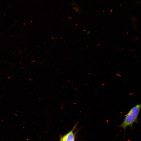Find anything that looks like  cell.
<instances>
[{"mask_svg":"<svg viewBox=\"0 0 141 141\" xmlns=\"http://www.w3.org/2000/svg\"><path fill=\"white\" fill-rule=\"evenodd\" d=\"M141 109V103L130 109L119 127L123 129L125 131L127 127H130L131 129L133 128L134 124L138 122V117Z\"/></svg>","mask_w":141,"mask_h":141,"instance_id":"obj_1","label":"cell"},{"mask_svg":"<svg viewBox=\"0 0 141 141\" xmlns=\"http://www.w3.org/2000/svg\"><path fill=\"white\" fill-rule=\"evenodd\" d=\"M76 125L69 132L61 137L59 141H75V134L74 132Z\"/></svg>","mask_w":141,"mask_h":141,"instance_id":"obj_2","label":"cell"},{"mask_svg":"<svg viewBox=\"0 0 141 141\" xmlns=\"http://www.w3.org/2000/svg\"><path fill=\"white\" fill-rule=\"evenodd\" d=\"M90 32L89 31L87 32V34H90Z\"/></svg>","mask_w":141,"mask_h":141,"instance_id":"obj_3","label":"cell"}]
</instances>
